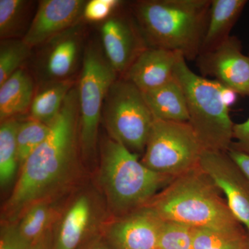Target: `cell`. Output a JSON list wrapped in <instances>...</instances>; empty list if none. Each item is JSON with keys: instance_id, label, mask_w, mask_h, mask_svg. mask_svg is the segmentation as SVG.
I'll return each instance as SVG.
<instances>
[{"instance_id": "6da1fadb", "label": "cell", "mask_w": 249, "mask_h": 249, "mask_svg": "<svg viewBox=\"0 0 249 249\" xmlns=\"http://www.w3.org/2000/svg\"><path fill=\"white\" fill-rule=\"evenodd\" d=\"M80 113L78 86L73 87L45 142L22 166L17 182L5 203L6 222H17L28 209L42 201H57L79 178Z\"/></svg>"}, {"instance_id": "7a4b0ae2", "label": "cell", "mask_w": 249, "mask_h": 249, "mask_svg": "<svg viewBox=\"0 0 249 249\" xmlns=\"http://www.w3.org/2000/svg\"><path fill=\"white\" fill-rule=\"evenodd\" d=\"M222 194L213 180L198 165L174 178L146 206L163 220L218 231L247 232Z\"/></svg>"}, {"instance_id": "3957f363", "label": "cell", "mask_w": 249, "mask_h": 249, "mask_svg": "<svg viewBox=\"0 0 249 249\" xmlns=\"http://www.w3.org/2000/svg\"><path fill=\"white\" fill-rule=\"evenodd\" d=\"M211 0H142L132 14L147 47L181 53L196 60L200 53Z\"/></svg>"}, {"instance_id": "277c9868", "label": "cell", "mask_w": 249, "mask_h": 249, "mask_svg": "<svg viewBox=\"0 0 249 249\" xmlns=\"http://www.w3.org/2000/svg\"><path fill=\"white\" fill-rule=\"evenodd\" d=\"M173 178L149 169L110 137L101 144L98 182L114 217L146 206Z\"/></svg>"}, {"instance_id": "5b68a950", "label": "cell", "mask_w": 249, "mask_h": 249, "mask_svg": "<svg viewBox=\"0 0 249 249\" xmlns=\"http://www.w3.org/2000/svg\"><path fill=\"white\" fill-rule=\"evenodd\" d=\"M175 77L184 91L189 122L204 150L227 152L233 141L229 107L224 97V86L214 80L192 71L180 55Z\"/></svg>"}, {"instance_id": "8992f818", "label": "cell", "mask_w": 249, "mask_h": 249, "mask_svg": "<svg viewBox=\"0 0 249 249\" xmlns=\"http://www.w3.org/2000/svg\"><path fill=\"white\" fill-rule=\"evenodd\" d=\"M83 58L78 86L80 146L82 159L91 161L96 153L98 127L102 119L105 99L109 88L118 79V73L97 44L89 43Z\"/></svg>"}, {"instance_id": "52a82bcc", "label": "cell", "mask_w": 249, "mask_h": 249, "mask_svg": "<svg viewBox=\"0 0 249 249\" xmlns=\"http://www.w3.org/2000/svg\"><path fill=\"white\" fill-rule=\"evenodd\" d=\"M109 137L138 155L145 151L155 119L143 93L124 78L113 83L103 107Z\"/></svg>"}, {"instance_id": "ba28073f", "label": "cell", "mask_w": 249, "mask_h": 249, "mask_svg": "<svg viewBox=\"0 0 249 249\" xmlns=\"http://www.w3.org/2000/svg\"><path fill=\"white\" fill-rule=\"evenodd\" d=\"M204 149L188 123L155 120L142 163L175 178L198 166Z\"/></svg>"}, {"instance_id": "9c48e42d", "label": "cell", "mask_w": 249, "mask_h": 249, "mask_svg": "<svg viewBox=\"0 0 249 249\" xmlns=\"http://www.w3.org/2000/svg\"><path fill=\"white\" fill-rule=\"evenodd\" d=\"M196 60L201 74L213 77L238 95L249 96V56L242 52L238 37L230 36L215 48L199 54Z\"/></svg>"}, {"instance_id": "30bf717a", "label": "cell", "mask_w": 249, "mask_h": 249, "mask_svg": "<svg viewBox=\"0 0 249 249\" xmlns=\"http://www.w3.org/2000/svg\"><path fill=\"white\" fill-rule=\"evenodd\" d=\"M225 196L228 206L249 236V181L227 152L204 150L199 163Z\"/></svg>"}, {"instance_id": "8fae6325", "label": "cell", "mask_w": 249, "mask_h": 249, "mask_svg": "<svg viewBox=\"0 0 249 249\" xmlns=\"http://www.w3.org/2000/svg\"><path fill=\"white\" fill-rule=\"evenodd\" d=\"M163 221L149 206H143L114 217L106 228V237L114 249H158Z\"/></svg>"}, {"instance_id": "7c38bea8", "label": "cell", "mask_w": 249, "mask_h": 249, "mask_svg": "<svg viewBox=\"0 0 249 249\" xmlns=\"http://www.w3.org/2000/svg\"><path fill=\"white\" fill-rule=\"evenodd\" d=\"M101 37L106 58L118 74L123 76L139 54L147 48L133 16L109 18L101 27Z\"/></svg>"}, {"instance_id": "4fadbf2b", "label": "cell", "mask_w": 249, "mask_h": 249, "mask_svg": "<svg viewBox=\"0 0 249 249\" xmlns=\"http://www.w3.org/2000/svg\"><path fill=\"white\" fill-rule=\"evenodd\" d=\"M84 0H43L37 7L23 40L31 48L76 27L83 18Z\"/></svg>"}, {"instance_id": "5bb4252c", "label": "cell", "mask_w": 249, "mask_h": 249, "mask_svg": "<svg viewBox=\"0 0 249 249\" xmlns=\"http://www.w3.org/2000/svg\"><path fill=\"white\" fill-rule=\"evenodd\" d=\"M97 199L90 192L80 193L58 219L54 249H76L93 229L100 217Z\"/></svg>"}, {"instance_id": "9a60e30c", "label": "cell", "mask_w": 249, "mask_h": 249, "mask_svg": "<svg viewBox=\"0 0 249 249\" xmlns=\"http://www.w3.org/2000/svg\"><path fill=\"white\" fill-rule=\"evenodd\" d=\"M180 55L167 49L147 47L139 54L123 78L142 92L157 89L175 78Z\"/></svg>"}, {"instance_id": "2e32d148", "label": "cell", "mask_w": 249, "mask_h": 249, "mask_svg": "<svg viewBox=\"0 0 249 249\" xmlns=\"http://www.w3.org/2000/svg\"><path fill=\"white\" fill-rule=\"evenodd\" d=\"M80 24L47 41L43 50L42 69L47 82L70 79L81 49Z\"/></svg>"}, {"instance_id": "e0dca14e", "label": "cell", "mask_w": 249, "mask_h": 249, "mask_svg": "<svg viewBox=\"0 0 249 249\" xmlns=\"http://www.w3.org/2000/svg\"><path fill=\"white\" fill-rule=\"evenodd\" d=\"M247 3V0H211L200 53L212 50L230 37Z\"/></svg>"}, {"instance_id": "ac0fdd59", "label": "cell", "mask_w": 249, "mask_h": 249, "mask_svg": "<svg viewBox=\"0 0 249 249\" xmlns=\"http://www.w3.org/2000/svg\"><path fill=\"white\" fill-rule=\"evenodd\" d=\"M142 93L155 120L189 122L186 96L176 77L160 88Z\"/></svg>"}, {"instance_id": "d6986e66", "label": "cell", "mask_w": 249, "mask_h": 249, "mask_svg": "<svg viewBox=\"0 0 249 249\" xmlns=\"http://www.w3.org/2000/svg\"><path fill=\"white\" fill-rule=\"evenodd\" d=\"M34 80L20 69L0 85V121L14 118L30 109L34 97Z\"/></svg>"}, {"instance_id": "ffe728a7", "label": "cell", "mask_w": 249, "mask_h": 249, "mask_svg": "<svg viewBox=\"0 0 249 249\" xmlns=\"http://www.w3.org/2000/svg\"><path fill=\"white\" fill-rule=\"evenodd\" d=\"M74 84L71 79L47 82L34 95L30 107L31 119L51 125L58 116L67 95Z\"/></svg>"}, {"instance_id": "44dd1931", "label": "cell", "mask_w": 249, "mask_h": 249, "mask_svg": "<svg viewBox=\"0 0 249 249\" xmlns=\"http://www.w3.org/2000/svg\"><path fill=\"white\" fill-rule=\"evenodd\" d=\"M19 122L15 118L1 122L0 125V186L5 189L12 183L19 166L17 132Z\"/></svg>"}, {"instance_id": "7402d4cb", "label": "cell", "mask_w": 249, "mask_h": 249, "mask_svg": "<svg viewBox=\"0 0 249 249\" xmlns=\"http://www.w3.org/2000/svg\"><path fill=\"white\" fill-rule=\"evenodd\" d=\"M55 201H42L33 205L19 218L18 227L26 238L34 242L52 229L59 213Z\"/></svg>"}, {"instance_id": "603a6c76", "label": "cell", "mask_w": 249, "mask_h": 249, "mask_svg": "<svg viewBox=\"0 0 249 249\" xmlns=\"http://www.w3.org/2000/svg\"><path fill=\"white\" fill-rule=\"evenodd\" d=\"M31 2L25 0H0V37L18 38L27 21Z\"/></svg>"}, {"instance_id": "cb8c5ba5", "label": "cell", "mask_w": 249, "mask_h": 249, "mask_svg": "<svg viewBox=\"0 0 249 249\" xmlns=\"http://www.w3.org/2000/svg\"><path fill=\"white\" fill-rule=\"evenodd\" d=\"M249 240L247 232L232 233L193 228L195 249H240Z\"/></svg>"}, {"instance_id": "d4e9b609", "label": "cell", "mask_w": 249, "mask_h": 249, "mask_svg": "<svg viewBox=\"0 0 249 249\" xmlns=\"http://www.w3.org/2000/svg\"><path fill=\"white\" fill-rule=\"evenodd\" d=\"M51 125L31 119L19 123L17 132V147L19 166L48 137Z\"/></svg>"}, {"instance_id": "484cf974", "label": "cell", "mask_w": 249, "mask_h": 249, "mask_svg": "<svg viewBox=\"0 0 249 249\" xmlns=\"http://www.w3.org/2000/svg\"><path fill=\"white\" fill-rule=\"evenodd\" d=\"M31 47L23 39L1 40L0 45V85L20 70L31 54Z\"/></svg>"}, {"instance_id": "4316f807", "label": "cell", "mask_w": 249, "mask_h": 249, "mask_svg": "<svg viewBox=\"0 0 249 249\" xmlns=\"http://www.w3.org/2000/svg\"><path fill=\"white\" fill-rule=\"evenodd\" d=\"M158 249H195L193 227L173 221L163 220Z\"/></svg>"}, {"instance_id": "83f0119b", "label": "cell", "mask_w": 249, "mask_h": 249, "mask_svg": "<svg viewBox=\"0 0 249 249\" xmlns=\"http://www.w3.org/2000/svg\"><path fill=\"white\" fill-rule=\"evenodd\" d=\"M33 243L22 235L17 222L3 223L0 232V249H30Z\"/></svg>"}, {"instance_id": "f1b7e54d", "label": "cell", "mask_w": 249, "mask_h": 249, "mask_svg": "<svg viewBox=\"0 0 249 249\" xmlns=\"http://www.w3.org/2000/svg\"><path fill=\"white\" fill-rule=\"evenodd\" d=\"M121 1L118 0H91L87 1L83 11V18L89 22H102L109 18Z\"/></svg>"}, {"instance_id": "f546056e", "label": "cell", "mask_w": 249, "mask_h": 249, "mask_svg": "<svg viewBox=\"0 0 249 249\" xmlns=\"http://www.w3.org/2000/svg\"><path fill=\"white\" fill-rule=\"evenodd\" d=\"M231 148L249 155V118L245 122L234 124Z\"/></svg>"}, {"instance_id": "4dcf8cb0", "label": "cell", "mask_w": 249, "mask_h": 249, "mask_svg": "<svg viewBox=\"0 0 249 249\" xmlns=\"http://www.w3.org/2000/svg\"><path fill=\"white\" fill-rule=\"evenodd\" d=\"M228 155L238 165L239 168L245 174L249 181V155L230 147L227 152Z\"/></svg>"}, {"instance_id": "1f68e13d", "label": "cell", "mask_w": 249, "mask_h": 249, "mask_svg": "<svg viewBox=\"0 0 249 249\" xmlns=\"http://www.w3.org/2000/svg\"><path fill=\"white\" fill-rule=\"evenodd\" d=\"M30 249H54V231L49 229L33 243Z\"/></svg>"}, {"instance_id": "d6a6232c", "label": "cell", "mask_w": 249, "mask_h": 249, "mask_svg": "<svg viewBox=\"0 0 249 249\" xmlns=\"http://www.w3.org/2000/svg\"><path fill=\"white\" fill-rule=\"evenodd\" d=\"M88 249H114L109 244V246L106 245V244L102 243V242H96V243L93 244L89 247Z\"/></svg>"}, {"instance_id": "836d02e7", "label": "cell", "mask_w": 249, "mask_h": 249, "mask_svg": "<svg viewBox=\"0 0 249 249\" xmlns=\"http://www.w3.org/2000/svg\"><path fill=\"white\" fill-rule=\"evenodd\" d=\"M240 249H249V240Z\"/></svg>"}, {"instance_id": "e575fe53", "label": "cell", "mask_w": 249, "mask_h": 249, "mask_svg": "<svg viewBox=\"0 0 249 249\" xmlns=\"http://www.w3.org/2000/svg\"></svg>"}]
</instances>
